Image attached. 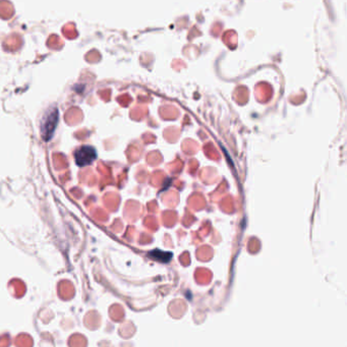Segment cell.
<instances>
[{
	"label": "cell",
	"mask_w": 347,
	"mask_h": 347,
	"mask_svg": "<svg viewBox=\"0 0 347 347\" xmlns=\"http://www.w3.org/2000/svg\"><path fill=\"white\" fill-rule=\"evenodd\" d=\"M97 158V151L93 146L85 145L80 147L75 152L76 164L80 167H86L91 165Z\"/></svg>",
	"instance_id": "obj_1"
},
{
	"label": "cell",
	"mask_w": 347,
	"mask_h": 347,
	"mask_svg": "<svg viewBox=\"0 0 347 347\" xmlns=\"http://www.w3.org/2000/svg\"><path fill=\"white\" fill-rule=\"evenodd\" d=\"M58 122V112L56 109H54L44 116L42 120V126H41V133L45 141H49L52 137L55 129L57 127Z\"/></svg>",
	"instance_id": "obj_2"
},
{
	"label": "cell",
	"mask_w": 347,
	"mask_h": 347,
	"mask_svg": "<svg viewBox=\"0 0 347 347\" xmlns=\"http://www.w3.org/2000/svg\"><path fill=\"white\" fill-rule=\"evenodd\" d=\"M149 257L157 262H160V263H168V262H170V260L172 258V253L164 252V251H161V249L156 248L149 254Z\"/></svg>",
	"instance_id": "obj_3"
}]
</instances>
